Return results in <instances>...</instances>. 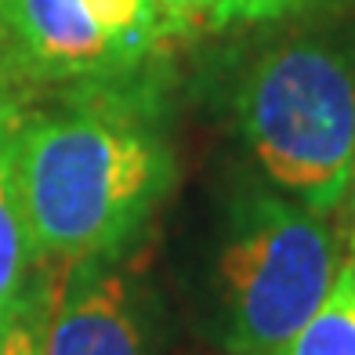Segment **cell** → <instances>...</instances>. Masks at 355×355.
<instances>
[{"label":"cell","mask_w":355,"mask_h":355,"mask_svg":"<svg viewBox=\"0 0 355 355\" xmlns=\"http://www.w3.org/2000/svg\"><path fill=\"white\" fill-rule=\"evenodd\" d=\"M164 76L55 87L29 98L19 185L44 276L127 257L171 192Z\"/></svg>","instance_id":"cell-1"},{"label":"cell","mask_w":355,"mask_h":355,"mask_svg":"<svg viewBox=\"0 0 355 355\" xmlns=\"http://www.w3.org/2000/svg\"><path fill=\"white\" fill-rule=\"evenodd\" d=\"M232 116L265 182L334 218L355 167V26H301L250 51Z\"/></svg>","instance_id":"cell-2"},{"label":"cell","mask_w":355,"mask_h":355,"mask_svg":"<svg viewBox=\"0 0 355 355\" xmlns=\"http://www.w3.org/2000/svg\"><path fill=\"white\" fill-rule=\"evenodd\" d=\"M345 243L330 214L286 192L243 185L221 218L214 254L218 334L229 355H283L337 283Z\"/></svg>","instance_id":"cell-3"},{"label":"cell","mask_w":355,"mask_h":355,"mask_svg":"<svg viewBox=\"0 0 355 355\" xmlns=\"http://www.w3.org/2000/svg\"><path fill=\"white\" fill-rule=\"evenodd\" d=\"M171 40L153 0H8L0 76L26 91L167 73Z\"/></svg>","instance_id":"cell-4"},{"label":"cell","mask_w":355,"mask_h":355,"mask_svg":"<svg viewBox=\"0 0 355 355\" xmlns=\"http://www.w3.org/2000/svg\"><path fill=\"white\" fill-rule=\"evenodd\" d=\"M120 261H91L44 279L40 355H156L149 304Z\"/></svg>","instance_id":"cell-5"},{"label":"cell","mask_w":355,"mask_h":355,"mask_svg":"<svg viewBox=\"0 0 355 355\" xmlns=\"http://www.w3.org/2000/svg\"><path fill=\"white\" fill-rule=\"evenodd\" d=\"M29 98L33 91L0 76V327L22 312L47 279L33 250L19 185V131Z\"/></svg>","instance_id":"cell-6"},{"label":"cell","mask_w":355,"mask_h":355,"mask_svg":"<svg viewBox=\"0 0 355 355\" xmlns=\"http://www.w3.org/2000/svg\"><path fill=\"white\" fill-rule=\"evenodd\" d=\"M322 4L327 0H153L171 44L297 22Z\"/></svg>","instance_id":"cell-7"},{"label":"cell","mask_w":355,"mask_h":355,"mask_svg":"<svg viewBox=\"0 0 355 355\" xmlns=\"http://www.w3.org/2000/svg\"><path fill=\"white\" fill-rule=\"evenodd\" d=\"M283 355H355V261H345L319 312L297 330Z\"/></svg>","instance_id":"cell-8"},{"label":"cell","mask_w":355,"mask_h":355,"mask_svg":"<svg viewBox=\"0 0 355 355\" xmlns=\"http://www.w3.org/2000/svg\"><path fill=\"white\" fill-rule=\"evenodd\" d=\"M40 294H44V286H40ZM40 294L0 327V355H40V341H37Z\"/></svg>","instance_id":"cell-9"},{"label":"cell","mask_w":355,"mask_h":355,"mask_svg":"<svg viewBox=\"0 0 355 355\" xmlns=\"http://www.w3.org/2000/svg\"><path fill=\"white\" fill-rule=\"evenodd\" d=\"M341 243H345V261H355V167L348 178V192H345V203H341Z\"/></svg>","instance_id":"cell-10"},{"label":"cell","mask_w":355,"mask_h":355,"mask_svg":"<svg viewBox=\"0 0 355 355\" xmlns=\"http://www.w3.org/2000/svg\"><path fill=\"white\" fill-rule=\"evenodd\" d=\"M4 33H8V0H0V51H4Z\"/></svg>","instance_id":"cell-11"}]
</instances>
